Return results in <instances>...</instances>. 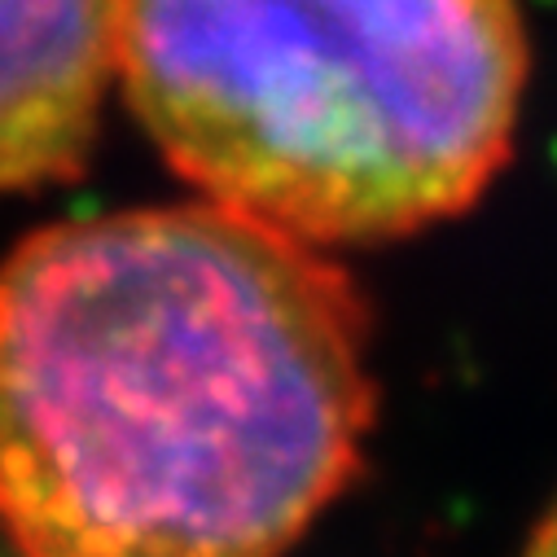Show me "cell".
<instances>
[{
	"label": "cell",
	"instance_id": "7a4b0ae2",
	"mask_svg": "<svg viewBox=\"0 0 557 557\" xmlns=\"http://www.w3.org/2000/svg\"><path fill=\"white\" fill-rule=\"evenodd\" d=\"M119 84L198 198L377 246L492 189L531 45L518 0H127Z\"/></svg>",
	"mask_w": 557,
	"mask_h": 557
},
{
	"label": "cell",
	"instance_id": "277c9868",
	"mask_svg": "<svg viewBox=\"0 0 557 557\" xmlns=\"http://www.w3.org/2000/svg\"><path fill=\"white\" fill-rule=\"evenodd\" d=\"M522 557H557V496L544 509V518L531 527V535L522 544Z\"/></svg>",
	"mask_w": 557,
	"mask_h": 557
},
{
	"label": "cell",
	"instance_id": "3957f363",
	"mask_svg": "<svg viewBox=\"0 0 557 557\" xmlns=\"http://www.w3.org/2000/svg\"><path fill=\"white\" fill-rule=\"evenodd\" d=\"M127 0H0V198L92 154L123 71Z\"/></svg>",
	"mask_w": 557,
	"mask_h": 557
},
{
	"label": "cell",
	"instance_id": "6da1fadb",
	"mask_svg": "<svg viewBox=\"0 0 557 557\" xmlns=\"http://www.w3.org/2000/svg\"><path fill=\"white\" fill-rule=\"evenodd\" d=\"M369 347L343 263L207 198L36 228L0 259V535L290 557L364 466Z\"/></svg>",
	"mask_w": 557,
	"mask_h": 557
}]
</instances>
